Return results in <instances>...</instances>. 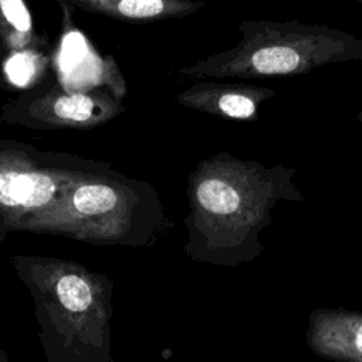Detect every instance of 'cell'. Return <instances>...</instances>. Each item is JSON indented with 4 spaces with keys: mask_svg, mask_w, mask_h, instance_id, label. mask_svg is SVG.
<instances>
[{
    "mask_svg": "<svg viewBox=\"0 0 362 362\" xmlns=\"http://www.w3.org/2000/svg\"><path fill=\"white\" fill-rule=\"evenodd\" d=\"M69 6L127 23L184 18L205 6L204 0H64Z\"/></svg>",
    "mask_w": 362,
    "mask_h": 362,
    "instance_id": "ba28073f",
    "label": "cell"
},
{
    "mask_svg": "<svg viewBox=\"0 0 362 362\" xmlns=\"http://www.w3.org/2000/svg\"><path fill=\"white\" fill-rule=\"evenodd\" d=\"M355 1H358V3H361V4H362V0H355Z\"/></svg>",
    "mask_w": 362,
    "mask_h": 362,
    "instance_id": "5bb4252c",
    "label": "cell"
},
{
    "mask_svg": "<svg viewBox=\"0 0 362 362\" xmlns=\"http://www.w3.org/2000/svg\"><path fill=\"white\" fill-rule=\"evenodd\" d=\"M239 42L226 51L178 68L188 79H264L296 76L311 69L362 61V40L342 30L300 20H246Z\"/></svg>",
    "mask_w": 362,
    "mask_h": 362,
    "instance_id": "7a4b0ae2",
    "label": "cell"
},
{
    "mask_svg": "<svg viewBox=\"0 0 362 362\" xmlns=\"http://www.w3.org/2000/svg\"><path fill=\"white\" fill-rule=\"evenodd\" d=\"M40 153L0 144V240L34 215L47 211L76 182L106 165L47 163Z\"/></svg>",
    "mask_w": 362,
    "mask_h": 362,
    "instance_id": "5b68a950",
    "label": "cell"
},
{
    "mask_svg": "<svg viewBox=\"0 0 362 362\" xmlns=\"http://www.w3.org/2000/svg\"><path fill=\"white\" fill-rule=\"evenodd\" d=\"M356 120L362 123V109H361V110L356 113Z\"/></svg>",
    "mask_w": 362,
    "mask_h": 362,
    "instance_id": "4fadbf2b",
    "label": "cell"
},
{
    "mask_svg": "<svg viewBox=\"0 0 362 362\" xmlns=\"http://www.w3.org/2000/svg\"><path fill=\"white\" fill-rule=\"evenodd\" d=\"M163 218L156 189L110 167L72 185L20 232L51 233L93 245L137 243Z\"/></svg>",
    "mask_w": 362,
    "mask_h": 362,
    "instance_id": "3957f363",
    "label": "cell"
},
{
    "mask_svg": "<svg viewBox=\"0 0 362 362\" xmlns=\"http://www.w3.org/2000/svg\"><path fill=\"white\" fill-rule=\"evenodd\" d=\"M0 362H8V356L7 354L0 348Z\"/></svg>",
    "mask_w": 362,
    "mask_h": 362,
    "instance_id": "7c38bea8",
    "label": "cell"
},
{
    "mask_svg": "<svg viewBox=\"0 0 362 362\" xmlns=\"http://www.w3.org/2000/svg\"><path fill=\"white\" fill-rule=\"evenodd\" d=\"M123 112L110 92L88 95L81 92L51 90L24 105V122L48 127L83 129L102 124ZM21 119V120H23Z\"/></svg>",
    "mask_w": 362,
    "mask_h": 362,
    "instance_id": "8992f818",
    "label": "cell"
},
{
    "mask_svg": "<svg viewBox=\"0 0 362 362\" xmlns=\"http://www.w3.org/2000/svg\"><path fill=\"white\" fill-rule=\"evenodd\" d=\"M276 90L245 82L198 81L175 96L182 107L233 122H256L263 102Z\"/></svg>",
    "mask_w": 362,
    "mask_h": 362,
    "instance_id": "52a82bcc",
    "label": "cell"
},
{
    "mask_svg": "<svg viewBox=\"0 0 362 362\" xmlns=\"http://www.w3.org/2000/svg\"><path fill=\"white\" fill-rule=\"evenodd\" d=\"M45 64L47 59H44L34 49H25L8 57L6 64V74L14 85L27 86L37 78Z\"/></svg>",
    "mask_w": 362,
    "mask_h": 362,
    "instance_id": "30bf717a",
    "label": "cell"
},
{
    "mask_svg": "<svg viewBox=\"0 0 362 362\" xmlns=\"http://www.w3.org/2000/svg\"><path fill=\"white\" fill-rule=\"evenodd\" d=\"M355 345L358 348V351L362 354V324L359 325L358 331H356V337H355Z\"/></svg>",
    "mask_w": 362,
    "mask_h": 362,
    "instance_id": "8fae6325",
    "label": "cell"
},
{
    "mask_svg": "<svg viewBox=\"0 0 362 362\" xmlns=\"http://www.w3.org/2000/svg\"><path fill=\"white\" fill-rule=\"evenodd\" d=\"M35 34L24 0H0V51L8 55L31 49Z\"/></svg>",
    "mask_w": 362,
    "mask_h": 362,
    "instance_id": "9c48e42d",
    "label": "cell"
},
{
    "mask_svg": "<svg viewBox=\"0 0 362 362\" xmlns=\"http://www.w3.org/2000/svg\"><path fill=\"white\" fill-rule=\"evenodd\" d=\"M33 300L45 362H112V281L83 264L38 255L10 257Z\"/></svg>",
    "mask_w": 362,
    "mask_h": 362,
    "instance_id": "6da1fadb",
    "label": "cell"
},
{
    "mask_svg": "<svg viewBox=\"0 0 362 362\" xmlns=\"http://www.w3.org/2000/svg\"><path fill=\"white\" fill-rule=\"evenodd\" d=\"M296 174V168L284 164L269 167L218 151L198 161L187 175L191 223L204 233L256 230L277 201H303L294 185Z\"/></svg>",
    "mask_w": 362,
    "mask_h": 362,
    "instance_id": "277c9868",
    "label": "cell"
}]
</instances>
